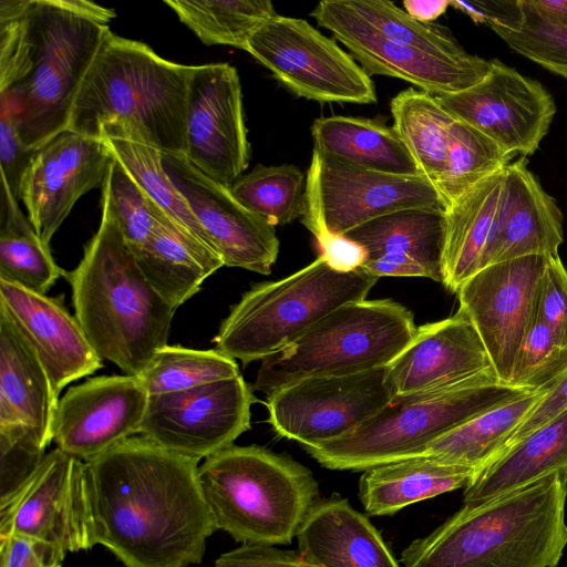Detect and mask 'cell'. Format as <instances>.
Returning <instances> with one entry per match:
<instances>
[{
	"label": "cell",
	"mask_w": 567,
	"mask_h": 567,
	"mask_svg": "<svg viewBox=\"0 0 567 567\" xmlns=\"http://www.w3.org/2000/svg\"><path fill=\"white\" fill-rule=\"evenodd\" d=\"M566 411L567 368L545 388L542 399L514 431L504 453L533 432L553 422Z\"/></svg>",
	"instance_id": "48"
},
{
	"label": "cell",
	"mask_w": 567,
	"mask_h": 567,
	"mask_svg": "<svg viewBox=\"0 0 567 567\" xmlns=\"http://www.w3.org/2000/svg\"><path fill=\"white\" fill-rule=\"evenodd\" d=\"M112 158L117 161L146 195L182 229L209 249L206 233L193 214L187 200L166 172L162 153L126 137L101 140Z\"/></svg>",
	"instance_id": "38"
},
{
	"label": "cell",
	"mask_w": 567,
	"mask_h": 567,
	"mask_svg": "<svg viewBox=\"0 0 567 567\" xmlns=\"http://www.w3.org/2000/svg\"><path fill=\"white\" fill-rule=\"evenodd\" d=\"M101 188L102 203L132 249L143 245L167 216L114 158Z\"/></svg>",
	"instance_id": "43"
},
{
	"label": "cell",
	"mask_w": 567,
	"mask_h": 567,
	"mask_svg": "<svg viewBox=\"0 0 567 567\" xmlns=\"http://www.w3.org/2000/svg\"><path fill=\"white\" fill-rule=\"evenodd\" d=\"M364 251L361 269L378 278L424 277L442 284L445 210L402 209L343 235Z\"/></svg>",
	"instance_id": "24"
},
{
	"label": "cell",
	"mask_w": 567,
	"mask_h": 567,
	"mask_svg": "<svg viewBox=\"0 0 567 567\" xmlns=\"http://www.w3.org/2000/svg\"><path fill=\"white\" fill-rule=\"evenodd\" d=\"M233 196L271 226H284L302 215L305 175L295 165H257L230 186Z\"/></svg>",
	"instance_id": "40"
},
{
	"label": "cell",
	"mask_w": 567,
	"mask_h": 567,
	"mask_svg": "<svg viewBox=\"0 0 567 567\" xmlns=\"http://www.w3.org/2000/svg\"><path fill=\"white\" fill-rule=\"evenodd\" d=\"M548 256L533 255L481 269L457 290L458 310L472 322L499 383L507 384L537 308Z\"/></svg>",
	"instance_id": "16"
},
{
	"label": "cell",
	"mask_w": 567,
	"mask_h": 567,
	"mask_svg": "<svg viewBox=\"0 0 567 567\" xmlns=\"http://www.w3.org/2000/svg\"><path fill=\"white\" fill-rule=\"evenodd\" d=\"M563 214L520 156L505 168L504 185L485 267L525 256H556L564 241ZM484 267V268H485Z\"/></svg>",
	"instance_id": "25"
},
{
	"label": "cell",
	"mask_w": 567,
	"mask_h": 567,
	"mask_svg": "<svg viewBox=\"0 0 567 567\" xmlns=\"http://www.w3.org/2000/svg\"><path fill=\"white\" fill-rule=\"evenodd\" d=\"M37 150L28 147L21 140L10 112L0 105V168L12 196L20 200L23 175Z\"/></svg>",
	"instance_id": "47"
},
{
	"label": "cell",
	"mask_w": 567,
	"mask_h": 567,
	"mask_svg": "<svg viewBox=\"0 0 567 567\" xmlns=\"http://www.w3.org/2000/svg\"><path fill=\"white\" fill-rule=\"evenodd\" d=\"M514 161L491 138L458 121L449 134V152L443 175L434 183L445 209L484 178Z\"/></svg>",
	"instance_id": "41"
},
{
	"label": "cell",
	"mask_w": 567,
	"mask_h": 567,
	"mask_svg": "<svg viewBox=\"0 0 567 567\" xmlns=\"http://www.w3.org/2000/svg\"><path fill=\"white\" fill-rule=\"evenodd\" d=\"M58 402L33 348L0 307V430L28 427L48 447Z\"/></svg>",
	"instance_id": "27"
},
{
	"label": "cell",
	"mask_w": 567,
	"mask_h": 567,
	"mask_svg": "<svg viewBox=\"0 0 567 567\" xmlns=\"http://www.w3.org/2000/svg\"><path fill=\"white\" fill-rule=\"evenodd\" d=\"M0 280L45 295L66 272L54 261L49 245L21 212L1 179Z\"/></svg>",
	"instance_id": "34"
},
{
	"label": "cell",
	"mask_w": 567,
	"mask_h": 567,
	"mask_svg": "<svg viewBox=\"0 0 567 567\" xmlns=\"http://www.w3.org/2000/svg\"><path fill=\"white\" fill-rule=\"evenodd\" d=\"M524 390L498 382L494 372L465 382L393 400L350 434L305 446L330 470L365 471L381 464L422 456L441 435Z\"/></svg>",
	"instance_id": "8"
},
{
	"label": "cell",
	"mask_w": 567,
	"mask_h": 567,
	"mask_svg": "<svg viewBox=\"0 0 567 567\" xmlns=\"http://www.w3.org/2000/svg\"><path fill=\"white\" fill-rule=\"evenodd\" d=\"M148 398L137 377L90 378L59 399L53 442L62 452L87 462L140 434Z\"/></svg>",
	"instance_id": "20"
},
{
	"label": "cell",
	"mask_w": 567,
	"mask_h": 567,
	"mask_svg": "<svg viewBox=\"0 0 567 567\" xmlns=\"http://www.w3.org/2000/svg\"><path fill=\"white\" fill-rule=\"evenodd\" d=\"M528 3L547 22L567 28V0H528Z\"/></svg>",
	"instance_id": "53"
},
{
	"label": "cell",
	"mask_w": 567,
	"mask_h": 567,
	"mask_svg": "<svg viewBox=\"0 0 567 567\" xmlns=\"http://www.w3.org/2000/svg\"><path fill=\"white\" fill-rule=\"evenodd\" d=\"M537 310L544 322L567 343V270L559 255L547 258L538 286Z\"/></svg>",
	"instance_id": "46"
},
{
	"label": "cell",
	"mask_w": 567,
	"mask_h": 567,
	"mask_svg": "<svg viewBox=\"0 0 567 567\" xmlns=\"http://www.w3.org/2000/svg\"><path fill=\"white\" fill-rule=\"evenodd\" d=\"M310 16L348 49L368 75L396 78L434 96L473 86L491 68L489 61L475 54L454 59L391 41L360 17L348 0H323Z\"/></svg>",
	"instance_id": "17"
},
{
	"label": "cell",
	"mask_w": 567,
	"mask_h": 567,
	"mask_svg": "<svg viewBox=\"0 0 567 567\" xmlns=\"http://www.w3.org/2000/svg\"><path fill=\"white\" fill-rule=\"evenodd\" d=\"M243 93L229 63L194 65L187 90L185 157L227 188L249 164Z\"/></svg>",
	"instance_id": "18"
},
{
	"label": "cell",
	"mask_w": 567,
	"mask_h": 567,
	"mask_svg": "<svg viewBox=\"0 0 567 567\" xmlns=\"http://www.w3.org/2000/svg\"><path fill=\"white\" fill-rule=\"evenodd\" d=\"M566 368L567 343L544 322L536 308L515 357L508 385L524 391L544 390Z\"/></svg>",
	"instance_id": "44"
},
{
	"label": "cell",
	"mask_w": 567,
	"mask_h": 567,
	"mask_svg": "<svg viewBox=\"0 0 567 567\" xmlns=\"http://www.w3.org/2000/svg\"><path fill=\"white\" fill-rule=\"evenodd\" d=\"M470 467L415 456L363 471L359 498L369 515H391L416 502L466 487L475 477Z\"/></svg>",
	"instance_id": "30"
},
{
	"label": "cell",
	"mask_w": 567,
	"mask_h": 567,
	"mask_svg": "<svg viewBox=\"0 0 567 567\" xmlns=\"http://www.w3.org/2000/svg\"><path fill=\"white\" fill-rule=\"evenodd\" d=\"M94 545L126 567L199 564L217 530L198 482V461L135 435L85 462Z\"/></svg>",
	"instance_id": "1"
},
{
	"label": "cell",
	"mask_w": 567,
	"mask_h": 567,
	"mask_svg": "<svg viewBox=\"0 0 567 567\" xmlns=\"http://www.w3.org/2000/svg\"><path fill=\"white\" fill-rule=\"evenodd\" d=\"M215 567H318L299 551L278 549L268 545L243 544L221 554Z\"/></svg>",
	"instance_id": "49"
},
{
	"label": "cell",
	"mask_w": 567,
	"mask_h": 567,
	"mask_svg": "<svg viewBox=\"0 0 567 567\" xmlns=\"http://www.w3.org/2000/svg\"><path fill=\"white\" fill-rule=\"evenodd\" d=\"M415 329L413 313L392 299L348 302L262 360L251 389L268 394L306 378L385 368Z\"/></svg>",
	"instance_id": "9"
},
{
	"label": "cell",
	"mask_w": 567,
	"mask_h": 567,
	"mask_svg": "<svg viewBox=\"0 0 567 567\" xmlns=\"http://www.w3.org/2000/svg\"><path fill=\"white\" fill-rule=\"evenodd\" d=\"M321 255L332 267L350 271L361 267L363 249L344 236L324 234L317 238Z\"/></svg>",
	"instance_id": "51"
},
{
	"label": "cell",
	"mask_w": 567,
	"mask_h": 567,
	"mask_svg": "<svg viewBox=\"0 0 567 567\" xmlns=\"http://www.w3.org/2000/svg\"><path fill=\"white\" fill-rule=\"evenodd\" d=\"M485 23L515 52L567 79V28L539 17L528 0L476 1Z\"/></svg>",
	"instance_id": "35"
},
{
	"label": "cell",
	"mask_w": 567,
	"mask_h": 567,
	"mask_svg": "<svg viewBox=\"0 0 567 567\" xmlns=\"http://www.w3.org/2000/svg\"><path fill=\"white\" fill-rule=\"evenodd\" d=\"M47 446L28 427L0 430V501L13 494L42 462Z\"/></svg>",
	"instance_id": "45"
},
{
	"label": "cell",
	"mask_w": 567,
	"mask_h": 567,
	"mask_svg": "<svg viewBox=\"0 0 567 567\" xmlns=\"http://www.w3.org/2000/svg\"><path fill=\"white\" fill-rule=\"evenodd\" d=\"M567 474L464 506L401 555L403 567H556L567 546Z\"/></svg>",
	"instance_id": "4"
},
{
	"label": "cell",
	"mask_w": 567,
	"mask_h": 567,
	"mask_svg": "<svg viewBox=\"0 0 567 567\" xmlns=\"http://www.w3.org/2000/svg\"><path fill=\"white\" fill-rule=\"evenodd\" d=\"M132 250L145 278L176 310L224 266L212 249L168 216L163 218L143 245Z\"/></svg>",
	"instance_id": "29"
},
{
	"label": "cell",
	"mask_w": 567,
	"mask_h": 567,
	"mask_svg": "<svg viewBox=\"0 0 567 567\" xmlns=\"http://www.w3.org/2000/svg\"><path fill=\"white\" fill-rule=\"evenodd\" d=\"M311 135L313 150L346 164L383 174L422 175L393 126L375 120L319 117L311 125Z\"/></svg>",
	"instance_id": "31"
},
{
	"label": "cell",
	"mask_w": 567,
	"mask_h": 567,
	"mask_svg": "<svg viewBox=\"0 0 567 567\" xmlns=\"http://www.w3.org/2000/svg\"><path fill=\"white\" fill-rule=\"evenodd\" d=\"M556 473L567 474V411L475 475L464 504L476 505Z\"/></svg>",
	"instance_id": "32"
},
{
	"label": "cell",
	"mask_w": 567,
	"mask_h": 567,
	"mask_svg": "<svg viewBox=\"0 0 567 567\" xmlns=\"http://www.w3.org/2000/svg\"><path fill=\"white\" fill-rule=\"evenodd\" d=\"M23 535L52 546L63 558L94 546L85 462L60 449L47 453L30 477L0 501V536Z\"/></svg>",
	"instance_id": "14"
},
{
	"label": "cell",
	"mask_w": 567,
	"mask_h": 567,
	"mask_svg": "<svg viewBox=\"0 0 567 567\" xmlns=\"http://www.w3.org/2000/svg\"><path fill=\"white\" fill-rule=\"evenodd\" d=\"M111 161L102 141L69 130L37 150L23 175L19 197L47 245L78 199L102 187Z\"/></svg>",
	"instance_id": "21"
},
{
	"label": "cell",
	"mask_w": 567,
	"mask_h": 567,
	"mask_svg": "<svg viewBox=\"0 0 567 567\" xmlns=\"http://www.w3.org/2000/svg\"><path fill=\"white\" fill-rule=\"evenodd\" d=\"M245 51L299 97L357 104L378 100L371 76L305 19L276 14L251 33Z\"/></svg>",
	"instance_id": "11"
},
{
	"label": "cell",
	"mask_w": 567,
	"mask_h": 567,
	"mask_svg": "<svg viewBox=\"0 0 567 567\" xmlns=\"http://www.w3.org/2000/svg\"><path fill=\"white\" fill-rule=\"evenodd\" d=\"M162 158L224 266L269 275L279 252L275 227L244 207L229 188L200 172L184 155L162 154Z\"/></svg>",
	"instance_id": "19"
},
{
	"label": "cell",
	"mask_w": 567,
	"mask_h": 567,
	"mask_svg": "<svg viewBox=\"0 0 567 567\" xmlns=\"http://www.w3.org/2000/svg\"><path fill=\"white\" fill-rule=\"evenodd\" d=\"M296 537L300 555L318 567H400L379 530L347 498L318 499Z\"/></svg>",
	"instance_id": "26"
},
{
	"label": "cell",
	"mask_w": 567,
	"mask_h": 567,
	"mask_svg": "<svg viewBox=\"0 0 567 567\" xmlns=\"http://www.w3.org/2000/svg\"><path fill=\"white\" fill-rule=\"evenodd\" d=\"M198 482L216 528L251 545L290 544L319 495L307 467L257 445L208 456Z\"/></svg>",
	"instance_id": "6"
},
{
	"label": "cell",
	"mask_w": 567,
	"mask_h": 567,
	"mask_svg": "<svg viewBox=\"0 0 567 567\" xmlns=\"http://www.w3.org/2000/svg\"><path fill=\"white\" fill-rule=\"evenodd\" d=\"M505 168L474 185L445 209L442 285L453 293L485 267L501 205Z\"/></svg>",
	"instance_id": "28"
},
{
	"label": "cell",
	"mask_w": 567,
	"mask_h": 567,
	"mask_svg": "<svg viewBox=\"0 0 567 567\" xmlns=\"http://www.w3.org/2000/svg\"><path fill=\"white\" fill-rule=\"evenodd\" d=\"M449 6L450 0L403 1L404 11L415 20L423 23H432L446 11Z\"/></svg>",
	"instance_id": "52"
},
{
	"label": "cell",
	"mask_w": 567,
	"mask_h": 567,
	"mask_svg": "<svg viewBox=\"0 0 567 567\" xmlns=\"http://www.w3.org/2000/svg\"><path fill=\"white\" fill-rule=\"evenodd\" d=\"M378 277L342 271L322 256L292 275L255 285L231 307L214 341L244 365L279 352L334 309L367 296Z\"/></svg>",
	"instance_id": "7"
},
{
	"label": "cell",
	"mask_w": 567,
	"mask_h": 567,
	"mask_svg": "<svg viewBox=\"0 0 567 567\" xmlns=\"http://www.w3.org/2000/svg\"><path fill=\"white\" fill-rule=\"evenodd\" d=\"M193 68L110 30L82 82L66 130L100 141L126 137L162 154L185 156Z\"/></svg>",
	"instance_id": "3"
},
{
	"label": "cell",
	"mask_w": 567,
	"mask_h": 567,
	"mask_svg": "<svg viewBox=\"0 0 567 567\" xmlns=\"http://www.w3.org/2000/svg\"><path fill=\"white\" fill-rule=\"evenodd\" d=\"M411 208L445 210L429 178L372 172L312 151L301 220L316 238L343 236L380 216Z\"/></svg>",
	"instance_id": "10"
},
{
	"label": "cell",
	"mask_w": 567,
	"mask_h": 567,
	"mask_svg": "<svg viewBox=\"0 0 567 567\" xmlns=\"http://www.w3.org/2000/svg\"><path fill=\"white\" fill-rule=\"evenodd\" d=\"M164 3L203 43L243 50L251 33L277 14L268 0H165Z\"/></svg>",
	"instance_id": "37"
},
{
	"label": "cell",
	"mask_w": 567,
	"mask_h": 567,
	"mask_svg": "<svg viewBox=\"0 0 567 567\" xmlns=\"http://www.w3.org/2000/svg\"><path fill=\"white\" fill-rule=\"evenodd\" d=\"M544 393L545 389L524 391L468 419L433 441L423 455L480 473L502 456L514 431Z\"/></svg>",
	"instance_id": "33"
},
{
	"label": "cell",
	"mask_w": 567,
	"mask_h": 567,
	"mask_svg": "<svg viewBox=\"0 0 567 567\" xmlns=\"http://www.w3.org/2000/svg\"><path fill=\"white\" fill-rule=\"evenodd\" d=\"M349 6L386 39L427 53L466 59L472 54L444 28L423 23L388 0H348Z\"/></svg>",
	"instance_id": "42"
},
{
	"label": "cell",
	"mask_w": 567,
	"mask_h": 567,
	"mask_svg": "<svg viewBox=\"0 0 567 567\" xmlns=\"http://www.w3.org/2000/svg\"><path fill=\"white\" fill-rule=\"evenodd\" d=\"M240 375L235 359L217 349L198 350L181 346L158 349L137 377L148 395L194 389Z\"/></svg>",
	"instance_id": "39"
},
{
	"label": "cell",
	"mask_w": 567,
	"mask_h": 567,
	"mask_svg": "<svg viewBox=\"0 0 567 567\" xmlns=\"http://www.w3.org/2000/svg\"><path fill=\"white\" fill-rule=\"evenodd\" d=\"M393 128L415 161L421 174L433 184L443 175L450 128L455 121L423 90L406 89L390 103Z\"/></svg>",
	"instance_id": "36"
},
{
	"label": "cell",
	"mask_w": 567,
	"mask_h": 567,
	"mask_svg": "<svg viewBox=\"0 0 567 567\" xmlns=\"http://www.w3.org/2000/svg\"><path fill=\"white\" fill-rule=\"evenodd\" d=\"M385 369L392 401L494 372L478 333L461 310L416 327L410 342Z\"/></svg>",
	"instance_id": "22"
},
{
	"label": "cell",
	"mask_w": 567,
	"mask_h": 567,
	"mask_svg": "<svg viewBox=\"0 0 567 567\" xmlns=\"http://www.w3.org/2000/svg\"><path fill=\"white\" fill-rule=\"evenodd\" d=\"M74 316L102 360L138 377L167 344L176 311L143 275L109 207L69 274Z\"/></svg>",
	"instance_id": "5"
},
{
	"label": "cell",
	"mask_w": 567,
	"mask_h": 567,
	"mask_svg": "<svg viewBox=\"0 0 567 567\" xmlns=\"http://www.w3.org/2000/svg\"><path fill=\"white\" fill-rule=\"evenodd\" d=\"M256 401L241 375L150 395L138 435L199 462L233 445L250 429L251 405Z\"/></svg>",
	"instance_id": "13"
},
{
	"label": "cell",
	"mask_w": 567,
	"mask_h": 567,
	"mask_svg": "<svg viewBox=\"0 0 567 567\" xmlns=\"http://www.w3.org/2000/svg\"><path fill=\"white\" fill-rule=\"evenodd\" d=\"M473 86L435 96L455 120L477 130L507 154L533 155L556 114L551 94L538 81L498 59Z\"/></svg>",
	"instance_id": "15"
},
{
	"label": "cell",
	"mask_w": 567,
	"mask_h": 567,
	"mask_svg": "<svg viewBox=\"0 0 567 567\" xmlns=\"http://www.w3.org/2000/svg\"><path fill=\"white\" fill-rule=\"evenodd\" d=\"M114 17L85 0H0V105L28 147L68 128Z\"/></svg>",
	"instance_id": "2"
},
{
	"label": "cell",
	"mask_w": 567,
	"mask_h": 567,
	"mask_svg": "<svg viewBox=\"0 0 567 567\" xmlns=\"http://www.w3.org/2000/svg\"><path fill=\"white\" fill-rule=\"evenodd\" d=\"M63 557L49 544L23 535L0 536V567H61Z\"/></svg>",
	"instance_id": "50"
},
{
	"label": "cell",
	"mask_w": 567,
	"mask_h": 567,
	"mask_svg": "<svg viewBox=\"0 0 567 567\" xmlns=\"http://www.w3.org/2000/svg\"><path fill=\"white\" fill-rule=\"evenodd\" d=\"M386 369L306 378L267 394L268 422L305 446L341 439L392 402Z\"/></svg>",
	"instance_id": "12"
},
{
	"label": "cell",
	"mask_w": 567,
	"mask_h": 567,
	"mask_svg": "<svg viewBox=\"0 0 567 567\" xmlns=\"http://www.w3.org/2000/svg\"><path fill=\"white\" fill-rule=\"evenodd\" d=\"M0 307L33 348L58 400L68 384L102 368V359L61 298L0 280Z\"/></svg>",
	"instance_id": "23"
}]
</instances>
